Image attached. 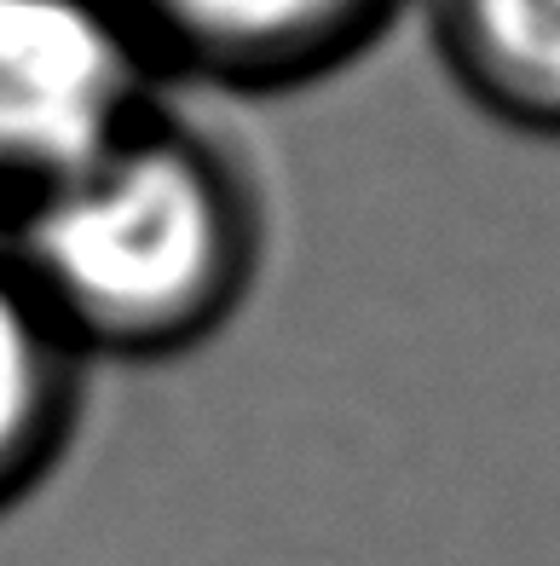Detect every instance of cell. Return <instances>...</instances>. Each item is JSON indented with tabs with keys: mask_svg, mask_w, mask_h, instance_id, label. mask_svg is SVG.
<instances>
[{
	"mask_svg": "<svg viewBox=\"0 0 560 566\" xmlns=\"http://www.w3.org/2000/svg\"><path fill=\"white\" fill-rule=\"evenodd\" d=\"M0 254L82 358H168L237 313L261 220L243 168L157 105L105 157L7 209Z\"/></svg>",
	"mask_w": 560,
	"mask_h": 566,
	"instance_id": "cell-1",
	"label": "cell"
},
{
	"mask_svg": "<svg viewBox=\"0 0 560 566\" xmlns=\"http://www.w3.org/2000/svg\"><path fill=\"white\" fill-rule=\"evenodd\" d=\"M157 75L121 0H0V202L18 209L134 134Z\"/></svg>",
	"mask_w": 560,
	"mask_h": 566,
	"instance_id": "cell-2",
	"label": "cell"
},
{
	"mask_svg": "<svg viewBox=\"0 0 560 566\" xmlns=\"http://www.w3.org/2000/svg\"><path fill=\"white\" fill-rule=\"evenodd\" d=\"M162 70L220 87H295L341 70L411 0H121Z\"/></svg>",
	"mask_w": 560,
	"mask_h": 566,
	"instance_id": "cell-3",
	"label": "cell"
},
{
	"mask_svg": "<svg viewBox=\"0 0 560 566\" xmlns=\"http://www.w3.org/2000/svg\"><path fill=\"white\" fill-rule=\"evenodd\" d=\"M427 18L479 111L560 139V0H427Z\"/></svg>",
	"mask_w": 560,
	"mask_h": 566,
	"instance_id": "cell-4",
	"label": "cell"
},
{
	"mask_svg": "<svg viewBox=\"0 0 560 566\" xmlns=\"http://www.w3.org/2000/svg\"><path fill=\"white\" fill-rule=\"evenodd\" d=\"M82 388V353L0 254V509L53 469Z\"/></svg>",
	"mask_w": 560,
	"mask_h": 566,
	"instance_id": "cell-5",
	"label": "cell"
}]
</instances>
